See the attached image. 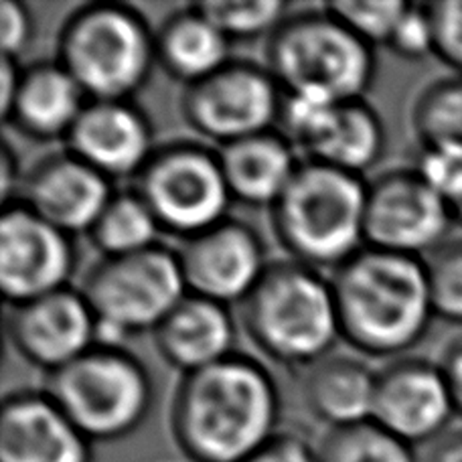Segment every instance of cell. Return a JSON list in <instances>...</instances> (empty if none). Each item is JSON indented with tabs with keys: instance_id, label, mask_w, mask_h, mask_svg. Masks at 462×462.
<instances>
[{
	"instance_id": "7c38bea8",
	"label": "cell",
	"mask_w": 462,
	"mask_h": 462,
	"mask_svg": "<svg viewBox=\"0 0 462 462\" xmlns=\"http://www.w3.org/2000/svg\"><path fill=\"white\" fill-rule=\"evenodd\" d=\"M448 205L416 167L387 169L365 191V245L426 258L448 239Z\"/></svg>"
},
{
	"instance_id": "4dcf8cb0",
	"label": "cell",
	"mask_w": 462,
	"mask_h": 462,
	"mask_svg": "<svg viewBox=\"0 0 462 462\" xmlns=\"http://www.w3.org/2000/svg\"><path fill=\"white\" fill-rule=\"evenodd\" d=\"M387 49L402 57V60L410 61H418L428 55H434V27L430 6L410 3Z\"/></svg>"
},
{
	"instance_id": "83f0119b",
	"label": "cell",
	"mask_w": 462,
	"mask_h": 462,
	"mask_svg": "<svg viewBox=\"0 0 462 462\" xmlns=\"http://www.w3.org/2000/svg\"><path fill=\"white\" fill-rule=\"evenodd\" d=\"M199 8L231 43L239 39L270 37L291 14V5L282 0H258V3L209 0V3H199Z\"/></svg>"
},
{
	"instance_id": "ffe728a7",
	"label": "cell",
	"mask_w": 462,
	"mask_h": 462,
	"mask_svg": "<svg viewBox=\"0 0 462 462\" xmlns=\"http://www.w3.org/2000/svg\"><path fill=\"white\" fill-rule=\"evenodd\" d=\"M152 339L161 357L187 375L234 355L237 328L227 304L187 294L156 327Z\"/></svg>"
},
{
	"instance_id": "f35d334b",
	"label": "cell",
	"mask_w": 462,
	"mask_h": 462,
	"mask_svg": "<svg viewBox=\"0 0 462 462\" xmlns=\"http://www.w3.org/2000/svg\"><path fill=\"white\" fill-rule=\"evenodd\" d=\"M19 78H21L19 61L5 60L3 57V65H0V116H3V120L6 118V114L11 112L16 86H19Z\"/></svg>"
},
{
	"instance_id": "52a82bcc",
	"label": "cell",
	"mask_w": 462,
	"mask_h": 462,
	"mask_svg": "<svg viewBox=\"0 0 462 462\" xmlns=\"http://www.w3.org/2000/svg\"><path fill=\"white\" fill-rule=\"evenodd\" d=\"M45 392L89 442H114L134 434L154 403L151 371L134 353L116 345H96L49 374Z\"/></svg>"
},
{
	"instance_id": "ac0fdd59",
	"label": "cell",
	"mask_w": 462,
	"mask_h": 462,
	"mask_svg": "<svg viewBox=\"0 0 462 462\" xmlns=\"http://www.w3.org/2000/svg\"><path fill=\"white\" fill-rule=\"evenodd\" d=\"M65 143L112 183L136 179L156 151L151 118L132 100H89Z\"/></svg>"
},
{
	"instance_id": "4fadbf2b",
	"label": "cell",
	"mask_w": 462,
	"mask_h": 462,
	"mask_svg": "<svg viewBox=\"0 0 462 462\" xmlns=\"http://www.w3.org/2000/svg\"><path fill=\"white\" fill-rule=\"evenodd\" d=\"M73 237L27 205H5L0 216V288L11 307L69 286L76 272Z\"/></svg>"
},
{
	"instance_id": "d4e9b609",
	"label": "cell",
	"mask_w": 462,
	"mask_h": 462,
	"mask_svg": "<svg viewBox=\"0 0 462 462\" xmlns=\"http://www.w3.org/2000/svg\"><path fill=\"white\" fill-rule=\"evenodd\" d=\"M420 151L462 152V76L450 73L420 89L410 112Z\"/></svg>"
},
{
	"instance_id": "7402d4cb",
	"label": "cell",
	"mask_w": 462,
	"mask_h": 462,
	"mask_svg": "<svg viewBox=\"0 0 462 462\" xmlns=\"http://www.w3.org/2000/svg\"><path fill=\"white\" fill-rule=\"evenodd\" d=\"M219 162L234 201L252 208H272L300 167L296 148L280 130L221 146Z\"/></svg>"
},
{
	"instance_id": "3957f363",
	"label": "cell",
	"mask_w": 462,
	"mask_h": 462,
	"mask_svg": "<svg viewBox=\"0 0 462 462\" xmlns=\"http://www.w3.org/2000/svg\"><path fill=\"white\" fill-rule=\"evenodd\" d=\"M245 335L262 355L286 367H310L341 339L331 278L296 260L270 262L242 302Z\"/></svg>"
},
{
	"instance_id": "836d02e7",
	"label": "cell",
	"mask_w": 462,
	"mask_h": 462,
	"mask_svg": "<svg viewBox=\"0 0 462 462\" xmlns=\"http://www.w3.org/2000/svg\"><path fill=\"white\" fill-rule=\"evenodd\" d=\"M35 39V16L19 0L0 3V49L5 60L19 61Z\"/></svg>"
},
{
	"instance_id": "8fae6325",
	"label": "cell",
	"mask_w": 462,
	"mask_h": 462,
	"mask_svg": "<svg viewBox=\"0 0 462 462\" xmlns=\"http://www.w3.org/2000/svg\"><path fill=\"white\" fill-rule=\"evenodd\" d=\"M278 128L304 161L359 177L382 159L385 148L383 122L365 100L331 102L284 94Z\"/></svg>"
},
{
	"instance_id": "1f68e13d",
	"label": "cell",
	"mask_w": 462,
	"mask_h": 462,
	"mask_svg": "<svg viewBox=\"0 0 462 462\" xmlns=\"http://www.w3.org/2000/svg\"><path fill=\"white\" fill-rule=\"evenodd\" d=\"M428 6L434 27V55L462 76V0H442Z\"/></svg>"
},
{
	"instance_id": "44dd1931",
	"label": "cell",
	"mask_w": 462,
	"mask_h": 462,
	"mask_svg": "<svg viewBox=\"0 0 462 462\" xmlns=\"http://www.w3.org/2000/svg\"><path fill=\"white\" fill-rule=\"evenodd\" d=\"M89 97L63 65L37 61L21 69L11 112L3 120L35 140H65Z\"/></svg>"
},
{
	"instance_id": "ba28073f",
	"label": "cell",
	"mask_w": 462,
	"mask_h": 462,
	"mask_svg": "<svg viewBox=\"0 0 462 462\" xmlns=\"http://www.w3.org/2000/svg\"><path fill=\"white\" fill-rule=\"evenodd\" d=\"M79 291L96 317L97 345L116 346L154 333L189 294L179 254L161 244L128 255H100Z\"/></svg>"
},
{
	"instance_id": "74e56055",
	"label": "cell",
	"mask_w": 462,
	"mask_h": 462,
	"mask_svg": "<svg viewBox=\"0 0 462 462\" xmlns=\"http://www.w3.org/2000/svg\"><path fill=\"white\" fill-rule=\"evenodd\" d=\"M23 177H19V159L13 144L5 138L0 148V193H3V208L19 199Z\"/></svg>"
},
{
	"instance_id": "30bf717a",
	"label": "cell",
	"mask_w": 462,
	"mask_h": 462,
	"mask_svg": "<svg viewBox=\"0 0 462 462\" xmlns=\"http://www.w3.org/2000/svg\"><path fill=\"white\" fill-rule=\"evenodd\" d=\"M284 92L263 63L231 60L209 78L187 86L180 114L201 138L221 146L274 130Z\"/></svg>"
},
{
	"instance_id": "6da1fadb",
	"label": "cell",
	"mask_w": 462,
	"mask_h": 462,
	"mask_svg": "<svg viewBox=\"0 0 462 462\" xmlns=\"http://www.w3.org/2000/svg\"><path fill=\"white\" fill-rule=\"evenodd\" d=\"M276 379L250 355L180 375L169 411L172 440L191 462H242L280 432Z\"/></svg>"
},
{
	"instance_id": "484cf974",
	"label": "cell",
	"mask_w": 462,
	"mask_h": 462,
	"mask_svg": "<svg viewBox=\"0 0 462 462\" xmlns=\"http://www.w3.org/2000/svg\"><path fill=\"white\" fill-rule=\"evenodd\" d=\"M161 226L136 189L116 191L89 229L100 255H128L159 245Z\"/></svg>"
},
{
	"instance_id": "5b68a950",
	"label": "cell",
	"mask_w": 462,
	"mask_h": 462,
	"mask_svg": "<svg viewBox=\"0 0 462 462\" xmlns=\"http://www.w3.org/2000/svg\"><path fill=\"white\" fill-rule=\"evenodd\" d=\"M154 32L134 6L88 3L65 16L55 60L89 100H132L159 65Z\"/></svg>"
},
{
	"instance_id": "603a6c76",
	"label": "cell",
	"mask_w": 462,
	"mask_h": 462,
	"mask_svg": "<svg viewBox=\"0 0 462 462\" xmlns=\"http://www.w3.org/2000/svg\"><path fill=\"white\" fill-rule=\"evenodd\" d=\"M377 371L351 355H327L302 377V398L320 424L343 428L374 418Z\"/></svg>"
},
{
	"instance_id": "f1b7e54d",
	"label": "cell",
	"mask_w": 462,
	"mask_h": 462,
	"mask_svg": "<svg viewBox=\"0 0 462 462\" xmlns=\"http://www.w3.org/2000/svg\"><path fill=\"white\" fill-rule=\"evenodd\" d=\"M434 315L462 325V236L448 237L424 258Z\"/></svg>"
},
{
	"instance_id": "e575fe53",
	"label": "cell",
	"mask_w": 462,
	"mask_h": 462,
	"mask_svg": "<svg viewBox=\"0 0 462 462\" xmlns=\"http://www.w3.org/2000/svg\"><path fill=\"white\" fill-rule=\"evenodd\" d=\"M242 462H319L317 447L296 432H278Z\"/></svg>"
},
{
	"instance_id": "e0dca14e",
	"label": "cell",
	"mask_w": 462,
	"mask_h": 462,
	"mask_svg": "<svg viewBox=\"0 0 462 462\" xmlns=\"http://www.w3.org/2000/svg\"><path fill=\"white\" fill-rule=\"evenodd\" d=\"M114 193L108 177L73 152L60 151L32 164L16 201L73 237L89 234Z\"/></svg>"
},
{
	"instance_id": "f546056e",
	"label": "cell",
	"mask_w": 462,
	"mask_h": 462,
	"mask_svg": "<svg viewBox=\"0 0 462 462\" xmlns=\"http://www.w3.org/2000/svg\"><path fill=\"white\" fill-rule=\"evenodd\" d=\"M408 6L410 3H402V0H371V3L345 0V3L325 5L328 13H333L355 35L374 49L390 45Z\"/></svg>"
},
{
	"instance_id": "5bb4252c",
	"label": "cell",
	"mask_w": 462,
	"mask_h": 462,
	"mask_svg": "<svg viewBox=\"0 0 462 462\" xmlns=\"http://www.w3.org/2000/svg\"><path fill=\"white\" fill-rule=\"evenodd\" d=\"M177 254L187 292L227 307L244 302L270 266L262 236L234 217L183 239Z\"/></svg>"
},
{
	"instance_id": "9a60e30c",
	"label": "cell",
	"mask_w": 462,
	"mask_h": 462,
	"mask_svg": "<svg viewBox=\"0 0 462 462\" xmlns=\"http://www.w3.org/2000/svg\"><path fill=\"white\" fill-rule=\"evenodd\" d=\"M6 335L24 361L55 374L97 345V323L86 296L68 286L11 307Z\"/></svg>"
},
{
	"instance_id": "2e32d148",
	"label": "cell",
	"mask_w": 462,
	"mask_h": 462,
	"mask_svg": "<svg viewBox=\"0 0 462 462\" xmlns=\"http://www.w3.org/2000/svg\"><path fill=\"white\" fill-rule=\"evenodd\" d=\"M457 416L439 361L398 357L377 371L374 420L403 442L428 444Z\"/></svg>"
},
{
	"instance_id": "7a4b0ae2",
	"label": "cell",
	"mask_w": 462,
	"mask_h": 462,
	"mask_svg": "<svg viewBox=\"0 0 462 462\" xmlns=\"http://www.w3.org/2000/svg\"><path fill=\"white\" fill-rule=\"evenodd\" d=\"M341 339L369 357H400L436 319L422 258L365 245L331 278Z\"/></svg>"
},
{
	"instance_id": "8d00e7d4",
	"label": "cell",
	"mask_w": 462,
	"mask_h": 462,
	"mask_svg": "<svg viewBox=\"0 0 462 462\" xmlns=\"http://www.w3.org/2000/svg\"><path fill=\"white\" fill-rule=\"evenodd\" d=\"M420 462H462V426H450L434 440L424 444Z\"/></svg>"
},
{
	"instance_id": "4316f807",
	"label": "cell",
	"mask_w": 462,
	"mask_h": 462,
	"mask_svg": "<svg viewBox=\"0 0 462 462\" xmlns=\"http://www.w3.org/2000/svg\"><path fill=\"white\" fill-rule=\"evenodd\" d=\"M319 462H420L411 444L393 436L374 418L331 428L317 444Z\"/></svg>"
},
{
	"instance_id": "9c48e42d",
	"label": "cell",
	"mask_w": 462,
	"mask_h": 462,
	"mask_svg": "<svg viewBox=\"0 0 462 462\" xmlns=\"http://www.w3.org/2000/svg\"><path fill=\"white\" fill-rule=\"evenodd\" d=\"M134 189L161 229L180 239L221 224L234 201L217 151L195 140L156 146Z\"/></svg>"
},
{
	"instance_id": "d6a6232c",
	"label": "cell",
	"mask_w": 462,
	"mask_h": 462,
	"mask_svg": "<svg viewBox=\"0 0 462 462\" xmlns=\"http://www.w3.org/2000/svg\"><path fill=\"white\" fill-rule=\"evenodd\" d=\"M416 169L450 208L462 201V152L420 151Z\"/></svg>"
},
{
	"instance_id": "ab89813d",
	"label": "cell",
	"mask_w": 462,
	"mask_h": 462,
	"mask_svg": "<svg viewBox=\"0 0 462 462\" xmlns=\"http://www.w3.org/2000/svg\"><path fill=\"white\" fill-rule=\"evenodd\" d=\"M450 216H452V221L462 227V201L457 203L455 208H450Z\"/></svg>"
},
{
	"instance_id": "cb8c5ba5",
	"label": "cell",
	"mask_w": 462,
	"mask_h": 462,
	"mask_svg": "<svg viewBox=\"0 0 462 462\" xmlns=\"http://www.w3.org/2000/svg\"><path fill=\"white\" fill-rule=\"evenodd\" d=\"M154 37L156 63L185 88L209 78L234 60L231 41L199 5L171 13L156 29Z\"/></svg>"
},
{
	"instance_id": "d590c367",
	"label": "cell",
	"mask_w": 462,
	"mask_h": 462,
	"mask_svg": "<svg viewBox=\"0 0 462 462\" xmlns=\"http://www.w3.org/2000/svg\"><path fill=\"white\" fill-rule=\"evenodd\" d=\"M439 365L447 379L452 403H455L457 416L462 418V335L450 339L444 346Z\"/></svg>"
},
{
	"instance_id": "8992f818",
	"label": "cell",
	"mask_w": 462,
	"mask_h": 462,
	"mask_svg": "<svg viewBox=\"0 0 462 462\" xmlns=\"http://www.w3.org/2000/svg\"><path fill=\"white\" fill-rule=\"evenodd\" d=\"M263 65L284 94L363 100L375 79V49L325 6L291 13L272 32Z\"/></svg>"
},
{
	"instance_id": "277c9868",
	"label": "cell",
	"mask_w": 462,
	"mask_h": 462,
	"mask_svg": "<svg viewBox=\"0 0 462 462\" xmlns=\"http://www.w3.org/2000/svg\"><path fill=\"white\" fill-rule=\"evenodd\" d=\"M365 191L359 175L302 161L270 224L291 260L337 270L365 247Z\"/></svg>"
},
{
	"instance_id": "d6986e66",
	"label": "cell",
	"mask_w": 462,
	"mask_h": 462,
	"mask_svg": "<svg viewBox=\"0 0 462 462\" xmlns=\"http://www.w3.org/2000/svg\"><path fill=\"white\" fill-rule=\"evenodd\" d=\"M0 462H92V442L47 392H13L0 406Z\"/></svg>"
}]
</instances>
